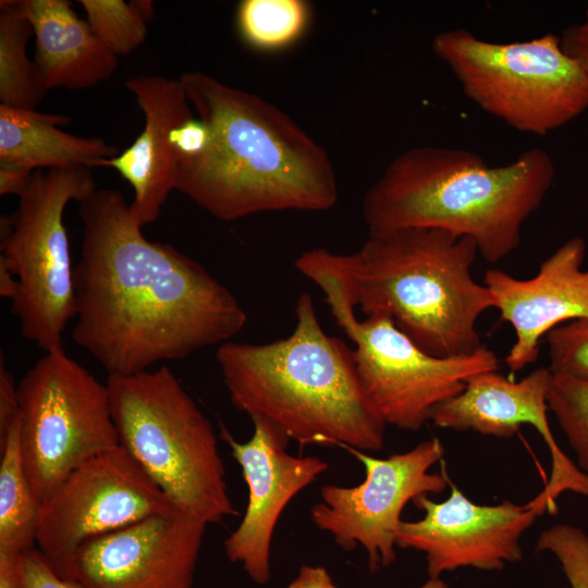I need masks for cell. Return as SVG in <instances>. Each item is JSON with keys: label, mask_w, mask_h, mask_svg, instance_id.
<instances>
[{"label": "cell", "mask_w": 588, "mask_h": 588, "mask_svg": "<svg viewBox=\"0 0 588 588\" xmlns=\"http://www.w3.org/2000/svg\"><path fill=\"white\" fill-rule=\"evenodd\" d=\"M78 215L72 339L108 376L183 359L244 328L236 297L171 244L147 240L120 192L96 188L78 201Z\"/></svg>", "instance_id": "cell-1"}, {"label": "cell", "mask_w": 588, "mask_h": 588, "mask_svg": "<svg viewBox=\"0 0 588 588\" xmlns=\"http://www.w3.org/2000/svg\"><path fill=\"white\" fill-rule=\"evenodd\" d=\"M179 79L211 140L203 155L179 164L176 191L223 221L336 204L328 152L282 110L204 72Z\"/></svg>", "instance_id": "cell-2"}, {"label": "cell", "mask_w": 588, "mask_h": 588, "mask_svg": "<svg viewBox=\"0 0 588 588\" xmlns=\"http://www.w3.org/2000/svg\"><path fill=\"white\" fill-rule=\"evenodd\" d=\"M295 316L284 339L218 346L231 402L249 417L266 418L301 448L382 450L387 422L360 383L354 350L324 332L308 293L299 295Z\"/></svg>", "instance_id": "cell-3"}, {"label": "cell", "mask_w": 588, "mask_h": 588, "mask_svg": "<svg viewBox=\"0 0 588 588\" xmlns=\"http://www.w3.org/2000/svg\"><path fill=\"white\" fill-rule=\"evenodd\" d=\"M554 175L551 156L539 147L497 167L470 150L416 147L396 156L367 191L363 218L368 234L426 228L468 237L495 264L517 249Z\"/></svg>", "instance_id": "cell-4"}, {"label": "cell", "mask_w": 588, "mask_h": 588, "mask_svg": "<svg viewBox=\"0 0 588 588\" xmlns=\"http://www.w3.org/2000/svg\"><path fill=\"white\" fill-rule=\"evenodd\" d=\"M305 254L336 278L354 307L366 317L389 316L426 353L455 356L482 344L477 321L493 308V297L473 277V240L408 228L369 234L351 254Z\"/></svg>", "instance_id": "cell-5"}, {"label": "cell", "mask_w": 588, "mask_h": 588, "mask_svg": "<svg viewBox=\"0 0 588 588\" xmlns=\"http://www.w3.org/2000/svg\"><path fill=\"white\" fill-rule=\"evenodd\" d=\"M106 385L120 445L177 507L207 525L238 515L212 425L168 367Z\"/></svg>", "instance_id": "cell-6"}, {"label": "cell", "mask_w": 588, "mask_h": 588, "mask_svg": "<svg viewBox=\"0 0 588 588\" xmlns=\"http://www.w3.org/2000/svg\"><path fill=\"white\" fill-rule=\"evenodd\" d=\"M431 50L469 100L518 132L544 136L588 109V77L552 33L493 42L465 28L445 29L433 36Z\"/></svg>", "instance_id": "cell-7"}, {"label": "cell", "mask_w": 588, "mask_h": 588, "mask_svg": "<svg viewBox=\"0 0 588 588\" xmlns=\"http://www.w3.org/2000/svg\"><path fill=\"white\" fill-rule=\"evenodd\" d=\"M295 268L324 294L331 314L355 344L360 383L387 425L418 431L436 406L458 395L475 375L499 370L498 355L485 344L455 356H433L418 347L385 315L363 321L336 278L302 254Z\"/></svg>", "instance_id": "cell-8"}, {"label": "cell", "mask_w": 588, "mask_h": 588, "mask_svg": "<svg viewBox=\"0 0 588 588\" xmlns=\"http://www.w3.org/2000/svg\"><path fill=\"white\" fill-rule=\"evenodd\" d=\"M89 168L35 170L14 212L1 216L0 260L17 281L11 311L40 350L62 348L75 318L74 268L63 222L66 205L96 189Z\"/></svg>", "instance_id": "cell-9"}, {"label": "cell", "mask_w": 588, "mask_h": 588, "mask_svg": "<svg viewBox=\"0 0 588 588\" xmlns=\"http://www.w3.org/2000/svg\"><path fill=\"white\" fill-rule=\"evenodd\" d=\"M17 393L20 454L39 503L73 469L120 445L106 383L63 347L37 360Z\"/></svg>", "instance_id": "cell-10"}, {"label": "cell", "mask_w": 588, "mask_h": 588, "mask_svg": "<svg viewBox=\"0 0 588 588\" xmlns=\"http://www.w3.org/2000/svg\"><path fill=\"white\" fill-rule=\"evenodd\" d=\"M177 507L121 445L73 469L39 504L36 544L65 578L86 540Z\"/></svg>", "instance_id": "cell-11"}, {"label": "cell", "mask_w": 588, "mask_h": 588, "mask_svg": "<svg viewBox=\"0 0 588 588\" xmlns=\"http://www.w3.org/2000/svg\"><path fill=\"white\" fill-rule=\"evenodd\" d=\"M342 449L363 464L365 479L353 487L322 486L320 501L310 510L311 520L345 551L363 546L370 571L389 566L395 560L396 534L406 504L450 487L445 468L430 473L442 462L444 446L431 438L385 458L351 446Z\"/></svg>", "instance_id": "cell-12"}, {"label": "cell", "mask_w": 588, "mask_h": 588, "mask_svg": "<svg viewBox=\"0 0 588 588\" xmlns=\"http://www.w3.org/2000/svg\"><path fill=\"white\" fill-rule=\"evenodd\" d=\"M450 489L442 502L427 495L413 501L425 515L401 522L396 547L422 552L429 577L462 567L499 571L523 559L520 538L546 513L534 499L525 504L504 500L482 505L469 500L451 480Z\"/></svg>", "instance_id": "cell-13"}, {"label": "cell", "mask_w": 588, "mask_h": 588, "mask_svg": "<svg viewBox=\"0 0 588 588\" xmlns=\"http://www.w3.org/2000/svg\"><path fill=\"white\" fill-rule=\"evenodd\" d=\"M207 524L181 509L84 541L65 579L82 588H192Z\"/></svg>", "instance_id": "cell-14"}, {"label": "cell", "mask_w": 588, "mask_h": 588, "mask_svg": "<svg viewBox=\"0 0 588 588\" xmlns=\"http://www.w3.org/2000/svg\"><path fill=\"white\" fill-rule=\"evenodd\" d=\"M254 432L237 441L220 422V438L241 467L248 489V502L236 529L225 539L224 551L240 563L248 577L264 585L270 578V549L278 520L290 501L328 470L316 456H294L286 451L291 441L269 420L250 417Z\"/></svg>", "instance_id": "cell-15"}, {"label": "cell", "mask_w": 588, "mask_h": 588, "mask_svg": "<svg viewBox=\"0 0 588 588\" xmlns=\"http://www.w3.org/2000/svg\"><path fill=\"white\" fill-rule=\"evenodd\" d=\"M551 377L550 369L543 367L519 381L498 370L475 375L463 392L434 407L430 421L443 429L471 430L497 438H511L520 426H532L551 455L550 478L535 499L548 513L555 514L556 501L563 492L588 497V475L562 451L553 437L548 420Z\"/></svg>", "instance_id": "cell-16"}, {"label": "cell", "mask_w": 588, "mask_h": 588, "mask_svg": "<svg viewBox=\"0 0 588 588\" xmlns=\"http://www.w3.org/2000/svg\"><path fill=\"white\" fill-rule=\"evenodd\" d=\"M586 241L574 236L539 266L530 279H517L490 268L483 284L493 297V308L515 332L505 357L512 372L537 362L540 340L563 322L588 317V269L581 268Z\"/></svg>", "instance_id": "cell-17"}, {"label": "cell", "mask_w": 588, "mask_h": 588, "mask_svg": "<svg viewBox=\"0 0 588 588\" xmlns=\"http://www.w3.org/2000/svg\"><path fill=\"white\" fill-rule=\"evenodd\" d=\"M144 113L145 124L134 143L103 167L115 169L134 191L131 211L144 226L160 215L170 193L176 187L177 161L170 144L174 126L193 115L180 79L142 75L127 79Z\"/></svg>", "instance_id": "cell-18"}, {"label": "cell", "mask_w": 588, "mask_h": 588, "mask_svg": "<svg viewBox=\"0 0 588 588\" xmlns=\"http://www.w3.org/2000/svg\"><path fill=\"white\" fill-rule=\"evenodd\" d=\"M35 36L34 62L47 90L84 89L108 79L119 59L66 0H24Z\"/></svg>", "instance_id": "cell-19"}, {"label": "cell", "mask_w": 588, "mask_h": 588, "mask_svg": "<svg viewBox=\"0 0 588 588\" xmlns=\"http://www.w3.org/2000/svg\"><path fill=\"white\" fill-rule=\"evenodd\" d=\"M70 117L0 105V163L38 169L103 167L121 151L98 137H82L58 127Z\"/></svg>", "instance_id": "cell-20"}, {"label": "cell", "mask_w": 588, "mask_h": 588, "mask_svg": "<svg viewBox=\"0 0 588 588\" xmlns=\"http://www.w3.org/2000/svg\"><path fill=\"white\" fill-rule=\"evenodd\" d=\"M0 580L13 585L24 553L35 548L40 504L22 464L20 417L0 442Z\"/></svg>", "instance_id": "cell-21"}, {"label": "cell", "mask_w": 588, "mask_h": 588, "mask_svg": "<svg viewBox=\"0 0 588 588\" xmlns=\"http://www.w3.org/2000/svg\"><path fill=\"white\" fill-rule=\"evenodd\" d=\"M34 35L24 0L0 2V105L36 110L48 91L26 53Z\"/></svg>", "instance_id": "cell-22"}, {"label": "cell", "mask_w": 588, "mask_h": 588, "mask_svg": "<svg viewBox=\"0 0 588 588\" xmlns=\"http://www.w3.org/2000/svg\"><path fill=\"white\" fill-rule=\"evenodd\" d=\"M308 20L309 5L303 0H244L236 11L242 38L262 50L279 49L295 41Z\"/></svg>", "instance_id": "cell-23"}, {"label": "cell", "mask_w": 588, "mask_h": 588, "mask_svg": "<svg viewBox=\"0 0 588 588\" xmlns=\"http://www.w3.org/2000/svg\"><path fill=\"white\" fill-rule=\"evenodd\" d=\"M98 39L115 56L127 54L146 39L154 14L149 0H79Z\"/></svg>", "instance_id": "cell-24"}, {"label": "cell", "mask_w": 588, "mask_h": 588, "mask_svg": "<svg viewBox=\"0 0 588 588\" xmlns=\"http://www.w3.org/2000/svg\"><path fill=\"white\" fill-rule=\"evenodd\" d=\"M548 408L574 450L577 466L588 475V381L552 373Z\"/></svg>", "instance_id": "cell-25"}, {"label": "cell", "mask_w": 588, "mask_h": 588, "mask_svg": "<svg viewBox=\"0 0 588 588\" xmlns=\"http://www.w3.org/2000/svg\"><path fill=\"white\" fill-rule=\"evenodd\" d=\"M536 551H549L568 580L565 588H588V535L579 527L556 524L538 537Z\"/></svg>", "instance_id": "cell-26"}, {"label": "cell", "mask_w": 588, "mask_h": 588, "mask_svg": "<svg viewBox=\"0 0 588 588\" xmlns=\"http://www.w3.org/2000/svg\"><path fill=\"white\" fill-rule=\"evenodd\" d=\"M544 339L552 373L588 381V317L561 324Z\"/></svg>", "instance_id": "cell-27"}, {"label": "cell", "mask_w": 588, "mask_h": 588, "mask_svg": "<svg viewBox=\"0 0 588 588\" xmlns=\"http://www.w3.org/2000/svg\"><path fill=\"white\" fill-rule=\"evenodd\" d=\"M210 140L209 127L204 121L194 115L174 126L170 133V144L177 166L203 155L207 150Z\"/></svg>", "instance_id": "cell-28"}, {"label": "cell", "mask_w": 588, "mask_h": 588, "mask_svg": "<svg viewBox=\"0 0 588 588\" xmlns=\"http://www.w3.org/2000/svg\"><path fill=\"white\" fill-rule=\"evenodd\" d=\"M20 588H82L59 576L38 549L24 553Z\"/></svg>", "instance_id": "cell-29"}, {"label": "cell", "mask_w": 588, "mask_h": 588, "mask_svg": "<svg viewBox=\"0 0 588 588\" xmlns=\"http://www.w3.org/2000/svg\"><path fill=\"white\" fill-rule=\"evenodd\" d=\"M20 417V401L17 384L3 363L1 355L0 363V442L4 440L7 433Z\"/></svg>", "instance_id": "cell-30"}, {"label": "cell", "mask_w": 588, "mask_h": 588, "mask_svg": "<svg viewBox=\"0 0 588 588\" xmlns=\"http://www.w3.org/2000/svg\"><path fill=\"white\" fill-rule=\"evenodd\" d=\"M560 37L563 50L578 61L588 77V7L584 19L564 29Z\"/></svg>", "instance_id": "cell-31"}, {"label": "cell", "mask_w": 588, "mask_h": 588, "mask_svg": "<svg viewBox=\"0 0 588 588\" xmlns=\"http://www.w3.org/2000/svg\"><path fill=\"white\" fill-rule=\"evenodd\" d=\"M34 171L14 163H0V195L20 196L28 185Z\"/></svg>", "instance_id": "cell-32"}, {"label": "cell", "mask_w": 588, "mask_h": 588, "mask_svg": "<svg viewBox=\"0 0 588 588\" xmlns=\"http://www.w3.org/2000/svg\"><path fill=\"white\" fill-rule=\"evenodd\" d=\"M287 588H338L322 566H301L297 576L290 583Z\"/></svg>", "instance_id": "cell-33"}, {"label": "cell", "mask_w": 588, "mask_h": 588, "mask_svg": "<svg viewBox=\"0 0 588 588\" xmlns=\"http://www.w3.org/2000/svg\"><path fill=\"white\" fill-rule=\"evenodd\" d=\"M17 293V281L7 265L0 260V295L13 301Z\"/></svg>", "instance_id": "cell-34"}, {"label": "cell", "mask_w": 588, "mask_h": 588, "mask_svg": "<svg viewBox=\"0 0 588 588\" xmlns=\"http://www.w3.org/2000/svg\"><path fill=\"white\" fill-rule=\"evenodd\" d=\"M419 588H449V587L440 577H430Z\"/></svg>", "instance_id": "cell-35"}]
</instances>
